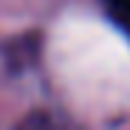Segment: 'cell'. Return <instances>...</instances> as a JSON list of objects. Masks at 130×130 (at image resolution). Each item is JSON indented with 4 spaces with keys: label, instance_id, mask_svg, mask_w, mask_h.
<instances>
[{
    "label": "cell",
    "instance_id": "cell-1",
    "mask_svg": "<svg viewBox=\"0 0 130 130\" xmlns=\"http://www.w3.org/2000/svg\"><path fill=\"white\" fill-rule=\"evenodd\" d=\"M17 130H79V127L68 119H59V116L48 113V110H34L17 124Z\"/></svg>",
    "mask_w": 130,
    "mask_h": 130
},
{
    "label": "cell",
    "instance_id": "cell-2",
    "mask_svg": "<svg viewBox=\"0 0 130 130\" xmlns=\"http://www.w3.org/2000/svg\"><path fill=\"white\" fill-rule=\"evenodd\" d=\"M107 17L122 28V34L130 40V0H102Z\"/></svg>",
    "mask_w": 130,
    "mask_h": 130
}]
</instances>
